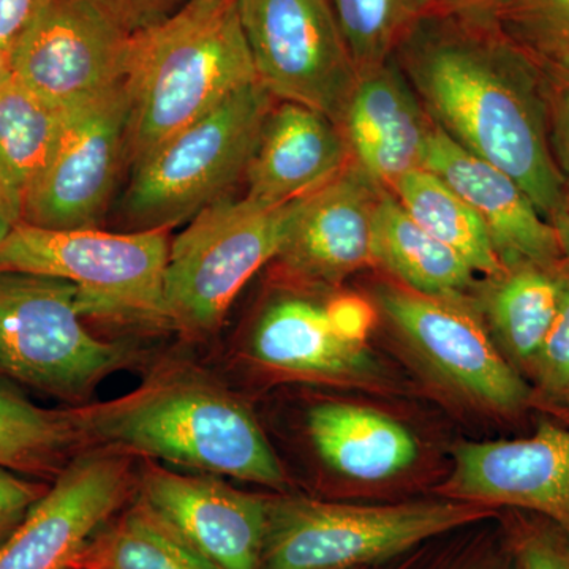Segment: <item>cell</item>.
Wrapping results in <instances>:
<instances>
[{
    "label": "cell",
    "instance_id": "ab89813d",
    "mask_svg": "<svg viewBox=\"0 0 569 569\" xmlns=\"http://www.w3.org/2000/svg\"><path fill=\"white\" fill-rule=\"evenodd\" d=\"M561 397H563L565 408H567V411L569 413V388L567 389V391L563 392V395H561Z\"/></svg>",
    "mask_w": 569,
    "mask_h": 569
},
{
    "label": "cell",
    "instance_id": "3957f363",
    "mask_svg": "<svg viewBox=\"0 0 569 569\" xmlns=\"http://www.w3.org/2000/svg\"><path fill=\"white\" fill-rule=\"evenodd\" d=\"M258 81L239 0H189L173 17L133 37L127 162L203 118Z\"/></svg>",
    "mask_w": 569,
    "mask_h": 569
},
{
    "label": "cell",
    "instance_id": "8fae6325",
    "mask_svg": "<svg viewBox=\"0 0 569 569\" xmlns=\"http://www.w3.org/2000/svg\"><path fill=\"white\" fill-rule=\"evenodd\" d=\"M377 302L408 346L462 395L503 413L529 402L530 388L467 298L422 295L392 283L378 288Z\"/></svg>",
    "mask_w": 569,
    "mask_h": 569
},
{
    "label": "cell",
    "instance_id": "ba28073f",
    "mask_svg": "<svg viewBox=\"0 0 569 569\" xmlns=\"http://www.w3.org/2000/svg\"><path fill=\"white\" fill-rule=\"evenodd\" d=\"M490 515L467 501L351 507L301 497L269 500L263 569H350Z\"/></svg>",
    "mask_w": 569,
    "mask_h": 569
},
{
    "label": "cell",
    "instance_id": "30bf717a",
    "mask_svg": "<svg viewBox=\"0 0 569 569\" xmlns=\"http://www.w3.org/2000/svg\"><path fill=\"white\" fill-rule=\"evenodd\" d=\"M126 81L63 110L58 144L37 179L22 223L52 230L97 228L127 160Z\"/></svg>",
    "mask_w": 569,
    "mask_h": 569
},
{
    "label": "cell",
    "instance_id": "83f0119b",
    "mask_svg": "<svg viewBox=\"0 0 569 569\" xmlns=\"http://www.w3.org/2000/svg\"><path fill=\"white\" fill-rule=\"evenodd\" d=\"M329 2L358 73L391 61L419 22L437 13V0Z\"/></svg>",
    "mask_w": 569,
    "mask_h": 569
},
{
    "label": "cell",
    "instance_id": "603a6c76",
    "mask_svg": "<svg viewBox=\"0 0 569 569\" xmlns=\"http://www.w3.org/2000/svg\"><path fill=\"white\" fill-rule=\"evenodd\" d=\"M569 279V263H518L485 280L482 307L493 339L518 365L533 369Z\"/></svg>",
    "mask_w": 569,
    "mask_h": 569
},
{
    "label": "cell",
    "instance_id": "2e32d148",
    "mask_svg": "<svg viewBox=\"0 0 569 569\" xmlns=\"http://www.w3.org/2000/svg\"><path fill=\"white\" fill-rule=\"evenodd\" d=\"M447 490L481 507L530 509L553 520L569 541V430L541 422L518 440L462 443Z\"/></svg>",
    "mask_w": 569,
    "mask_h": 569
},
{
    "label": "cell",
    "instance_id": "4fadbf2b",
    "mask_svg": "<svg viewBox=\"0 0 569 569\" xmlns=\"http://www.w3.org/2000/svg\"><path fill=\"white\" fill-rule=\"evenodd\" d=\"M137 489L132 456L86 449L63 468L10 538L0 569H69Z\"/></svg>",
    "mask_w": 569,
    "mask_h": 569
},
{
    "label": "cell",
    "instance_id": "7402d4cb",
    "mask_svg": "<svg viewBox=\"0 0 569 569\" xmlns=\"http://www.w3.org/2000/svg\"><path fill=\"white\" fill-rule=\"evenodd\" d=\"M63 110L48 103L9 70L0 73V216L22 223L37 179L58 144Z\"/></svg>",
    "mask_w": 569,
    "mask_h": 569
},
{
    "label": "cell",
    "instance_id": "f546056e",
    "mask_svg": "<svg viewBox=\"0 0 569 569\" xmlns=\"http://www.w3.org/2000/svg\"><path fill=\"white\" fill-rule=\"evenodd\" d=\"M531 370L548 395L561 396L569 388V279L559 312Z\"/></svg>",
    "mask_w": 569,
    "mask_h": 569
},
{
    "label": "cell",
    "instance_id": "e0dca14e",
    "mask_svg": "<svg viewBox=\"0 0 569 569\" xmlns=\"http://www.w3.org/2000/svg\"><path fill=\"white\" fill-rule=\"evenodd\" d=\"M425 168L448 183L488 230L505 268L565 261L559 236L511 176L466 151L433 123Z\"/></svg>",
    "mask_w": 569,
    "mask_h": 569
},
{
    "label": "cell",
    "instance_id": "60d3db41",
    "mask_svg": "<svg viewBox=\"0 0 569 569\" xmlns=\"http://www.w3.org/2000/svg\"><path fill=\"white\" fill-rule=\"evenodd\" d=\"M69 569H78V568H69Z\"/></svg>",
    "mask_w": 569,
    "mask_h": 569
},
{
    "label": "cell",
    "instance_id": "d6986e66",
    "mask_svg": "<svg viewBox=\"0 0 569 569\" xmlns=\"http://www.w3.org/2000/svg\"><path fill=\"white\" fill-rule=\"evenodd\" d=\"M350 163L342 130L328 116L301 103L277 102L247 168L246 198L279 208L313 192Z\"/></svg>",
    "mask_w": 569,
    "mask_h": 569
},
{
    "label": "cell",
    "instance_id": "5b68a950",
    "mask_svg": "<svg viewBox=\"0 0 569 569\" xmlns=\"http://www.w3.org/2000/svg\"><path fill=\"white\" fill-rule=\"evenodd\" d=\"M86 316L91 306L69 280L0 271V373L70 402L88 400L137 353L93 336Z\"/></svg>",
    "mask_w": 569,
    "mask_h": 569
},
{
    "label": "cell",
    "instance_id": "ffe728a7",
    "mask_svg": "<svg viewBox=\"0 0 569 569\" xmlns=\"http://www.w3.org/2000/svg\"><path fill=\"white\" fill-rule=\"evenodd\" d=\"M250 355L271 372L309 380H358L377 373L366 347L340 336L326 307L298 296L268 306L254 326Z\"/></svg>",
    "mask_w": 569,
    "mask_h": 569
},
{
    "label": "cell",
    "instance_id": "d6a6232c",
    "mask_svg": "<svg viewBox=\"0 0 569 569\" xmlns=\"http://www.w3.org/2000/svg\"><path fill=\"white\" fill-rule=\"evenodd\" d=\"M546 73L549 78L550 142L569 192V77Z\"/></svg>",
    "mask_w": 569,
    "mask_h": 569
},
{
    "label": "cell",
    "instance_id": "9c48e42d",
    "mask_svg": "<svg viewBox=\"0 0 569 569\" xmlns=\"http://www.w3.org/2000/svg\"><path fill=\"white\" fill-rule=\"evenodd\" d=\"M258 81L340 126L358 70L329 0H239ZM340 129V127H339Z\"/></svg>",
    "mask_w": 569,
    "mask_h": 569
},
{
    "label": "cell",
    "instance_id": "d4e9b609",
    "mask_svg": "<svg viewBox=\"0 0 569 569\" xmlns=\"http://www.w3.org/2000/svg\"><path fill=\"white\" fill-rule=\"evenodd\" d=\"M86 451L69 410H47L0 387V467L58 477Z\"/></svg>",
    "mask_w": 569,
    "mask_h": 569
},
{
    "label": "cell",
    "instance_id": "8992f818",
    "mask_svg": "<svg viewBox=\"0 0 569 569\" xmlns=\"http://www.w3.org/2000/svg\"><path fill=\"white\" fill-rule=\"evenodd\" d=\"M168 231L108 233L20 223L0 242V271L69 280L96 317L170 326L164 305Z\"/></svg>",
    "mask_w": 569,
    "mask_h": 569
},
{
    "label": "cell",
    "instance_id": "e575fe53",
    "mask_svg": "<svg viewBox=\"0 0 569 569\" xmlns=\"http://www.w3.org/2000/svg\"><path fill=\"white\" fill-rule=\"evenodd\" d=\"M50 0H0V56L9 59Z\"/></svg>",
    "mask_w": 569,
    "mask_h": 569
},
{
    "label": "cell",
    "instance_id": "ac0fdd59",
    "mask_svg": "<svg viewBox=\"0 0 569 569\" xmlns=\"http://www.w3.org/2000/svg\"><path fill=\"white\" fill-rule=\"evenodd\" d=\"M339 127L351 162L388 192L403 176L425 168L433 122L395 58L359 71Z\"/></svg>",
    "mask_w": 569,
    "mask_h": 569
},
{
    "label": "cell",
    "instance_id": "277c9868",
    "mask_svg": "<svg viewBox=\"0 0 569 569\" xmlns=\"http://www.w3.org/2000/svg\"><path fill=\"white\" fill-rule=\"evenodd\" d=\"M277 102L260 81L246 86L133 164L122 200L132 231L170 230L227 197Z\"/></svg>",
    "mask_w": 569,
    "mask_h": 569
},
{
    "label": "cell",
    "instance_id": "4316f807",
    "mask_svg": "<svg viewBox=\"0 0 569 569\" xmlns=\"http://www.w3.org/2000/svg\"><path fill=\"white\" fill-rule=\"evenodd\" d=\"M391 193L426 231L462 254L478 276L492 279L505 271L485 224L438 176L419 168L403 176Z\"/></svg>",
    "mask_w": 569,
    "mask_h": 569
},
{
    "label": "cell",
    "instance_id": "d590c367",
    "mask_svg": "<svg viewBox=\"0 0 569 569\" xmlns=\"http://www.w3.org/2000/svg\"><path fill=\"white\" fill-rule=\"evenodd\" d=\"M519 561L522 569H569V548L556 539L530 535L520 541Z\"/></svg>",
    "mask_w": 569,
    "mask_h": 569
},
{
    "label": "cell",
    "instance_id": "8d00e7d4",
    "mask_svg": "<svg viewBox=\"0 0 569 569\" xmlns=\"http://www.w3.org/2000/svg\"><path fill=\"white\" fill-rule=\"evenodd\" d=\"M512 0H437V13L471 20L498 21Z\"/></svg>",
    "mask_w": 569,
    "mask_h": 569
},
{
    "label": "cell",
    "instance_id": "f1b7e54d",
    "mask_svg": "<svg viewBox=\"0 0 569 569\" xmlns=\"http://www.w3.org/2000/svg\"><path fill=\"white\" fill-rule=\"evenodd\" d=\"M498 24L542 69L569 77V0H512Z\"/></svg>",
    "mask_w": 569,
    "mask_h": 569
},
{
    "label": "cell",
    "instance_id": "484cf974",
    "mask_svg": "<svg viewBox=\"0 0 569 569\" xmlns=\"http://www.w3.org/2000/svg\"><path fill=\"white\" fill-rule=\"evenodd\" d=\"M70 568L216 569L137 500L92 535Z\"/></svg>",
    "mask_w": 569,
    "mask_h": 569
},
{
    "label": "cell",
    "instance_id": "44dd1931",
    "mask_svg": "<svg viewBox=\"0 0 569 569\" xmlns=\"http://www.w3.org/2000/svg\"><path fill=\"white\" fill-rule=\"evenodd\" d=\"M310 438L337 473L377 482L402 473L418 459V443L407 427L370 408L326 402L310 410Z\"/></svg>",
    "mask_w": 569,
    "mask_h": 569
},
{
    "label": "cell",
    "instance_id": "52a82bcc",
    "mask_svg": "<svg viewBox=\"0 0 569 569\" xmlns=\"http://www.w3.org/2000/svg\"><path fill=\"white\" fill-rule=\"evenodd\" d=\"M288 216L290 203L266 208L224 197L189 220L171 242L164 271L170 326L187 339L216 335L239 291L274 261Z\"/></svg>",
    "mask_w": 569,
    "mask_h": 569
},
{
    "label": "cell",
    "instance_id": "9a60e30c",
    "mask_svg": "<svg viewBox=\"0 0 569 569\" xmlns=\"http://www.w3.org/2000/svg\"><path fill=\"white\" fill-rule=\"evenodd\" d=\"M385 189L353 162L331 181L290 203L274 260L296 282L339 284L376 264L373 217Z\"/></svg>",
    "mask_w": 569,
    "mask_h": 569
},
{
    "label": "cell",
    "instance_id": "6da1fadb",
    "mask_svg": "<svg viewBox=\"0 0 569 569\" xmlns=\"http://www.w3.org/2000/svg\"><path fill=\"white\" fill-rule=\"evenodd\" d=\"M395 61L438 129L511 176L549 222L563 211L548 73L498 21L430 14Z\"/></svg>",
    "mask_w": 569,
    "mask_h": 569
},
{
    "label": "cell",
    "instance_id": "f35d334b",
    "mask_svg": "<svg viewBox=\"0 0 569 569\" xmlns=\"http://www.w3.org/2000/svg\"><path fill=\"white\" fill-rule=\"evenodd\" d=\"M11 224L9 222H7L6 219H3L2 216H0V242L3 241V239L7 238V234L10 233V230H11Z\"/></svg>",
    "mask_w": 569,
    "mask_h": 569
},
{
    "label": "cell",
    "instance_id": "74e56055",
    "mask_svg": "<svg viewBox=\"0 0 569 569\" xmlns=\"http://www.w3.org/2000/svg\"><path fill=\"white\" fill-rule=\"evenodd\" d=\"M550 223L556 228L557 236H559L561 252H563L565 260L569 263V194L563 211H561Z\"/></svg>",
    "mask_w": 569,
    "mask_h": 569
},
{
    "label": "cell",
    "instance_id": "1f68e13d",
    "mask_svg": "<svg viewBox=\"0 0 569 569\" xmlns=\"http://www.w3.org/2000/svg\"><path fill=\"white\" fill-rule=\"evenodd\" d=\"M48 489L50 486L28 481L14 475V471L0 467V546L20 527Z\"/></svg>",
    "mask_w": 569,
    "mask_h": 569
},
{
    "label": "cell",
    "instance_id": "836d02e7",
    "mask_svg": "<svg viewBox=\"0 0 569 569\" xmlns=\"http://www.w3.org/2000/svg\"><path fill=\"white\" fill-rule=\"evenodd\" d=\"M326 312L340 336L365 346L376 323V309L358 295H340L328 302Z\"/></svg>",
    "mask_w": 569,
    "mask_h": 569
},
{
    "label": "cell",
    "instance_id": "5bb4252c",
    "mask_svg": "<svg viewBox=\"0 0 569 569\" xmlns=\"http://www.w3.org/2000/svg\"><path fill=\"white\" fill-rule=\"evenodd\" d=\"M134 500L216 569H263L269 500L148 462Z\"/></svg>",
    "mask_w": 569,
    "mask_h": 569
},
{
    "label": "cell",
    "instance_id": "4dcf8cb0",
    "mask_svg": "<svg viewBox=\"0 0 569 569\" xmlns=\"http://www.w3.org/2000/svg\"><path fill=\"white\" fill-rule=\"evenodd\" d=\"M108 20L130 33L148 31L173 17L189 0H84Z\"/></svg>",
    "mask_w": 569,
    "mask_h": 569
},
{
    "label": "cell",
    "instance_id": "cb8c5ba5",
    "mask_svg": "<svg viewBox=\"0 0 569 569\" xmlns=\"http://www.w3.org/2000/svg\"><path fill=\"white\" fill-rule=\"evenodd\" d=\"M373 258L403 287L422 295L466 298L477 283L466 258L426 231L388 190L373 217Z\"/></svg>",
    "mask_w": 569,
    "mask_h": 569
},
{
    "label": "cell",
    "instance_id": "7a4b0ae2",
    "mask_svg": "<svg viewBox=\"0 0 569 569\" xmlns=\"http://www.w3.org/2000/svg\"><path fill=\"white\" fill-rule=\"evenodd\" d=\"M70 411L84 449L162 459L268 488L287 485L253 415L197 367L159 366L129 395Z\"/></svg>",
    "mask_w": 569,
    "mask_h": 569
},
{
    "label": "cell",
    "instance_id": "7c38bea8",
    "mask_svg": "<svg viewBox=\"0 0 569 569\" xmlns=\"http://www.w3.org/2000/svg\"><path fill=\"white\" fill-rule=\"evenodd\" d=\"M133 36L84 0H50L9 58V71L59 110L122 84Z\"/></svg>",
    "mask_w": 569,
    "mask_h": 569
}]
</instances>
